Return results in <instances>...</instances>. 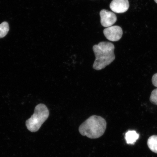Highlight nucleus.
Instances as JSON below:
<instances>
[{"label": "nucleus", "mask_w": 157, "mask_h": 157, "mask_svg": "<svg viewBox=\"0 0 157 157\" xmlns=\"http://www.w3.org/2000/svg\"><path fill=\"white\" fill-rule=\"evenodd\" d=\"M49 111L48 107L43 104H39L35 108L34 113L26 121V126L31 132H36L48 119Z\"/></svg>", "instance_id": "3"}, {"label": "nucleus", "mask_w": 157, "mask_h": 157, "mask_svg": "<svg viewBox=\"0 0 157 157\" xmlns=\"http://www.w3.org/2000/svg\"><path fill=\"white\" fill-rule=\"evenodd\" d=\"M139 134L136 131L134 130L129 131L125 133V138L126 140L127 144H134L139 139Z\"/></svg>", "instance_id": "7"}, {"label": "nucleus", "mask_w": 157, "mask_h": 157, "mask_svg": "<svg viewBox=\"0 0 157 157\" xmlns=\"http://www.w3.org/2000/svg\"><path fill=\"white\" fill-rule=\"evenodd\" d=\"M129 6L128 0H113L110 4V8L114 12L123 13L128 10Z\"/></svg>", "instance_id": "6"}, {"label": "nucleus", "mask_w": 157, "mask_h": 157, "mask_svg": "<svg viewBox=\"0 0 157 157\" xmlns=\"http://www.w3.org/2000/svg\"><path fill=\"white\" fill-rule=\"evenodd\" d=\"M101 24L103 26L108 27L112 26L116 22L117 17L112 12L103 9L100 12Z\"/></svg>", "instance_id": "5"}, {"label": "nucleus", "mask_w": 157, "mask_h": 157, "mask_svg": "<svg viewBox=\"0 0 157 157\" xmlns=\"http://www.w3.org/2000/svg\"><path fill=\"white\" fill-rule=\"evenodd\" d=\"M154 1L157 3V0H154Z\"/></svg>", "instance_id": "12"}, {"label": "nucleus", "mask_w": 157, "mask_h": 157, "mask_svg": "<svg viewBox=\"0 0 157 157\" xmlns=\"http://www.w3.org/2000/svg\"><path fill=\"white\" fill-rule=\"evenodd\" d=\"M152 83L155 87H157V73L153 76L152 78Z\"/></svg>", "instance_id": "11"}, {"label": "nucleus", "mask_w": 157, "mask_h": 157, "mask_svg": "<svg viewBox=\"0 0 157 157\" xmlns=\"http://www.w3.org/2000/svg\"><path fill=\"white\" fill-rule=\"evenodd\" d=\"M9 30L8 23L4 21L0 24V38H3L7 35Z\"/></svg>", "instance_id": "9"}, {"label": "nucleus", "mask_w": 157, "mask_h": 157, "mask_svg": "<svg viewBox=\"0 0 157 157\" xmlns=\"http://www.w3.org/2000/svg\"><path fill=\"white\" fill-rule=\"evenodd\" d=\"M114 50V45L110 42H102L94 45L93 50L96 58L93 68L97 70H102L111 63L115 58Z\"/></svg>", "instance_id": "1"}, {"label": "nucleus", "mask_w": 157, "mask_h": 157, "mask_svg": "<svg viewBox=\"0 0 157 157\" xmlns=\"http://www.w3.org/2000/svg\"><path fill=\"white\" fill-rule=\"evenodd\" d=\"M147 145L152 151L157 154V135H153L149 137Z\"/></svg>", "instance_id": "8"}, {"label": "nucleus", "mask_w": 157, "mask_h": 157, "mask_svg": "<svg viewBox=\"0 0 157 157\" xmlns=\"http://www.w3.org/2000/svg\"><path fill=\"white\" fill-rule=\"evenodd\" d=\"M151 102L157 105V88L153 90L150 97Z\"/></svg>", "instance_id": "10"}, {"label": "nucleus", "mask_w": 157, "mask_h": 157, "mask_svg": "<svg viewBox=\"0 0 157 157\" xmlns=\"http://www.w3.org/2000/svg\"><path fill=\"white\" fill-rule=\"evenodd\" d=\"M107 127L105 119L97 115L90 117L80 125V134L90 139H97L104 134Z\"/></svg>", "instance_id": "2"}, {"label": "nucleus", "mask_w": 157, "mask_h": 157, "mask_svg": "<svg viewBox=\"0 0 157 157\" xmlns=\"http://www.w3.org/2000/svg\"><path fill=\"white\" fill-rule=\"evenodd\" d=\"M103 33L108 40L112 42H116L120 40L122 36L123 32L121 27L114 25L107 27L104 29Z\"/></svg>", "instance_id": "4"}]
</instances>
